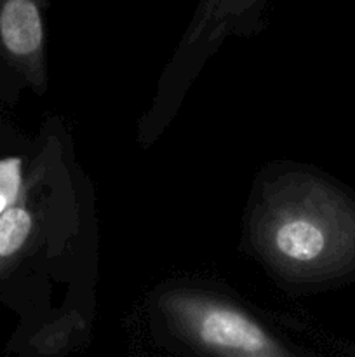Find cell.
Masks as SVG:
<instances>
[{
	"label": "cell",
	"instance_id": "cell-1",
	"mask_svg": "<svg viewBox=\"0 0 355 357\" xmlns=\"http://www.w3.org/2000/svg\"><path fill=\"white\" fill-rule=\"evenodd\" d=\"M251 239L277 274L319 282L355 271V202L327 181L289 173L268 181Z\"/></svg>",
	"mask_w": 355,
	"mask_h": 357
},
{
	"label": "cell",
	"instance_id": "cell-5",
	"mask_svg": "<svg viewBox=\"0 0 355 357\" xmlns=\"http://www.w3.org/2000/svg\"><path fill=\"white\" fill-rule=\"evenodd\" d=\"M21 159L9 157L0 160V215L21 199L23 174H21Z\"/></svg>",
	"mask_w": 355,
	"mask_h": 357
},
{
	"label": "cell",
	"instance_id": "cell-3",
	"mask_svg": "<svg viewBox=\"0 0 355 357\" xmlns=\"http://www.w3.org/2000/svg\"><path fill=\"white\" fill-rule=\"evenodd\" d=\"M0 42L21 65L40 63L44 47V24L37 0L0 2Z\"/></svg>",
	"mask_w": 355,
	"mask_h": 357
},
{
	"label": "cell",
	"instance_id": "cell-6",
	"mask_svg": "<svg viewBox=\"0 0 355 357\" xmlns=\"http://www.w3.org/2000/svg\"><path fill=\"white\" fill-rule=\"evenodd\" d=\"M260 0H207L205 3V20H223V17L237 16L240 13H246L251 6L258 3Z\"/></svg>",
	"mask_w": 355,
	"mask_h": 357
},
{
	"label": "cell",
	"instance_id": "cell-4",
	"mask_svg": "<svg viewBox=\"0 0 355 357\" xmlns=\"http://www.w3.org/2000/svg\"><path fill=\"white\" fill-rule=\"evenodd\" d=\"M31 227L33 218L24 206L23 197L0 215V272L23 250L31 234Z\"/></svg>",
	"mask_w": 355,
	"mask_h": 357
},
{
	"label": "cell",
	"instance_id": "cell-2",
	"mask_svg": "<svg viewBox=\"0 0 355 357\" xmlns=\"http://www.w3.org/2000/svg\"><path fill=\"white\" fill-rule=\"evenodd\" d=\"M166 307L181 330L219 356L285 357L256 321L223 300L198 293H171Z\"/></svg>",
	"mask_w": 355,
	"mask_h": 357
}]
</instances>
